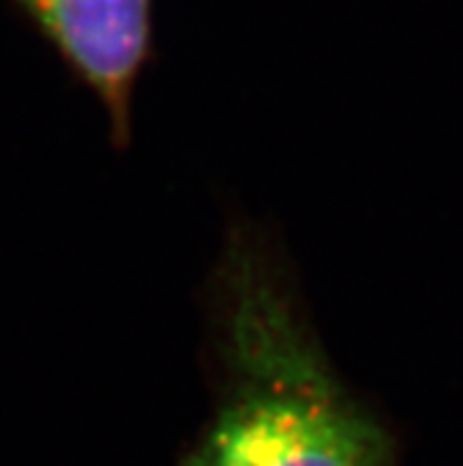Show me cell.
I'll use <instances>...</instances> for the list:
<instances>
[{
  "label": "cell",
  "instance_id": "6da1fadb",
  "mask_svg": "<svg viewBox=\"0 0 463 466\" xmlns=\"http://www.w3.org/2000/svg\"><path fill=\"white\" fill-rule=\"evenodd\" d=\"M220 386L180 466H399V438L346 386L279 263L235 237L213 284Z\"/></svg>",
  "mask_w": 463,
  "mask_h": 466
},
{
  "label": "cell",
  "instance_id": "7a4b0ae2",
  "mask_svg": "<svg viewBox=\"0 0 463 466\" xmlns=\"http://www.w3.org/2000/svg\"><path fill=\"white\" fill-rule=\"evenodd\" d=\"M69 71L97 97L126 147L133 97L152 59L154 0H15Z\"/></svg>",
  "mask_w": 463,
  "mask_h": 466
}]
</instances>
